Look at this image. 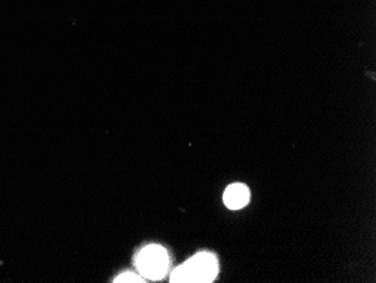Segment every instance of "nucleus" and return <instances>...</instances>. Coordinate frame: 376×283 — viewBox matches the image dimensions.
<instances>
[{
  "instance_id": "obj_1",
  "label": "nucleus",
  "mask_w": 376,
  "mask_h": 283,
  "mask_svg": "<svg viewBox=\"0 0 376 283\" xmlns=\"http://www.w3.org/2000/svg\"><path fill=\"white\" fill-rule=\"evenodd\" d=\"M218 259L211 253H200L174 270L170 280L175 283H206L216 278Z\"/></svg>"
},
{
  "instance_id": "obj_2",
  "label": "nucleus",
  "mask_w": 376,
  "mask_h": 283,
  "mask_svg": "<svg viewBox=\"0 0 376 283\" xmlns=\"http://www.w3.org/2000/svg\"><path fill=\"white\" fill-rule=\"evenodd\" d=\"M136 267L144 278L160 280L168 271V253L159 245H149L136 256Z\"/></svg>"
},
{
  "instance_id": "obj_3",
  "label": "nucleus",
  "mask_w": 376,
  "mask_h": 283,
  "mask_svg": "<svg viewBox=\"0 0 376 283\" xmlns=\"http://www.w3.org/2000/svg\"><path fill=\"white\" fill-rule=\"evenodd\" d=\"M250 199L249 188L244 184L235 183L227 186L223 195V201L229 209H241L248 205Z\"/></svg>"
},
{
  "instance_id": "obj_4",
  "label": "nucleus",
  "mask_w": 376,
  "mask_h": 283,
  "mask_svg": "<svg viewBox=\"0 0 376 283\" xmlns=\"http://www.w3.org/2000/svg\"><path fill=\"white\" fill-rule=\"evenodd\" d=\"M114 282L117 283H141L143 282V279L140 277L138 274L127 272V273H123L117 277Z\"/></svg>"
}]
</instances>
